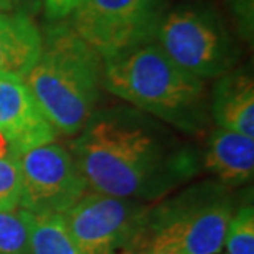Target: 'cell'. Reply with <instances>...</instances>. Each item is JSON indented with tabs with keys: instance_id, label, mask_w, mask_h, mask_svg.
<instances>
[{
	"instance_id": "1",
	"label": "cell",
	"mask_w": 254,
	"mask_h": 254,
	"mask_svg": "<svg viewBox=\"0 0 254 254\" xmlns=\"http://www.w3.org/2000/svg\"><path fill=\"white\" fill-rule=\"evenodd\" d=\"M69 152L91 191L145 203L172 195L201 165L191 145L135 108L94 111Z\"/></svg>"
},
{
	"instance_id": "2",
	"label": "cell",
	"mask_w": 254,
	"mask_h": 254,
	"mask_svg": "<svg viewBox=\"0 0 254 254\" xmlns=\"http://www.w3.org/2000/svg\"><path fill=\"white\" fill-rule=\"evenodd\" d=\"M103 86L185 134H201L211 119L205 81L177 66L155 42L103 60Z\"/></svg>"
},
{
	"instance_id": "3",
	"label": "cell",
	"mask_w": 254,
	"mask_h": 254,
	"mask_svg": "<svg viewBox=\"0 0 254 254\" xmlns=\"http://www.w3.org/2000/svg\"><path fill=\"white\" fill-rule=\"evenodd\" d=\"M42 37V55L23 81L57 134L76 135L98 106L103 58L69 23L47 27Z\"/></svg>"
},
{
	"instance_id": "4",
	"label": "cell",
	"mask_w": 254,
	"mask_h": 254,
	"mask_svg": "<svg viewBox=\"0 0 254 254\" xmlns=\"http://www.w3.org/2000/svg\"><path fill=\"white\" fill-rule=\"evenodd\" d=\"M235 201L228 187L205 180L150 206L145 243L180 254H220Z\"/></svg>"
},
{
	"instance_id": "5",
	"label": "cell",
	"mask_w": 254,
	"mask_h": 254,
	"mask_svg": "<svg viewBox=\"0 0 254 254\" xmlns=\"http://www.w3.org/2000/svg\"><path fill=\"white\" fill-rule=\"evenodd\" d=\"M154 42L177 66L200 79L220 78L240 60V48L223 17L200 2L180 3L165 12Z\"/></svg>"
},
{
	"instance_id": "6",
	"label": "cell",
	"mask_w": 254,
	"mask_h": 254,
	"mask_svg": "<svg viewBox=\"0 0 254 254\" xmlns=\"http://www.w3.org/2000/svg\"><path fill=\"white\" fill-rule=\"evenodd\" d=\"M150 206L86 191L62 220L81 254H135L149 236Z\"/></svg>"
},
{
	"instance_id": "7",
	"label": "cell",
	"mask_w": 254,
	"mask_h": 254,
	"mask_svg": "<svg viewBox=\"0 0 254 254\" xmlns=\"http://www.w3.org/2000/svg\"><path fill=\"white\" fill-rule=\"evenodd\" d=\"M164 0H83L71 28L103 60L154 42Z\"/></svg>"
},
{
	"instance_id": "8",
	"label": "cell",
	"mask_w": 254,
	"mask_h": 254,
	"mask_svg": "<svg viewBox=\"0 0 254 254\" xmlns=\"http://www.w3.org/2000/svg\"><path fill=\"white\" fill-rule=\"evenodd\" d=\"M22 179L20 210L33 216H62L88 191L69 149L55 142L17 155Z\"/></svg>"
},
{
	"instance_id": "9",
	"label": "cell",
	"mask_w": 254,
	"mask_h": 254,
	"mask_svg": "<svg viewBox=\"0 0 254 254\" xmlns=\"http://www.w3.org/2000/svg\"><path fill=\"white\" fill-rule=\"evenodd\" d=\"M0 137L13 155L57 139V130L22 78L0 76Z\"/></svg>"
},
{
	"instance_id": "10",
	"label": "cell",
	"mask_w": 254,
	"mask_h": 254,
	"mask_svg": "<svg viewBox=\"0 0 254 254\" xmlns=\"http://www.w3.org/2000/svg\"><path fill=\"white\" fill-rule=\"evenodd\" d=\"M200 162L221 185L246 184L254 172V137L216 127L208 135Z\"/></svg>"
},
{
	"instance_id": "11",
	"label": "cell",
	"mask_w": 254,
	"mask_h": 254,
	"mask_svg": "<svg viewBox=\"0 0 254 254\" xmlns=\"http://www.w3.org/2000/svg\"><path fill=\"white\" fill-rule=\"evenodd\" d=\"M43 37L27 12L0 10V76L25 78L38 62Z\"/></svg>"
},
{
	"instance_id": "12",
	"label": "cell",
	"mask_w": 254,
	"mask_h": 254,
	"mask_svg": "<svg viewBox=\"0 0 254 254\" xmlns=\"http://www.w3.org/2000/svg\"><path fill=\"white\" fill-rule=\"evenodd\" d=\"M210 116L216 127L254 137V83L248 71L220 76L210 98Z\"/></svg>"
},
{
	"instance_id": "13",
	"label": "cell",
	"mask_w": 254,
	"mask_h": 254,
	"mask_svg": "<svg viewBox=\"0 0 254 254\" xmlns=\"http://www.w3.org/2000/svg\"><path fill=\"white\" fill-rule=\"evenodd\" d=\"M28 254H81L62 216L30 215Z\"/></svg>"
},
{
	"instance_id": "14",
	"label": "cell",
	"mask_w": 254,
	"mask_h": 254,
	"mask_svg": "<svg viewBox=\"0 0 254 254\" xmlns=\"http://www.w3.org/2000/svg\"><path fill=\"white\" fill-rule=\"evenodd\" d=\"M30 213L0 211V254H28Z\"/></svg>"
},
{
	"instance_id": "15",
	"label": "cell",
	"mask_w": 254,
	"mask_h": 254,
	"mask_svg": "<svg viewBox=\"0 0 254 254\" xmlns=\"http://www.w3.org/2000/svg\"><path fill=\"white\" fill-rule=\"evenodd\" d=\"M226 254H254V210L243 205L230 218L225 235Z\"/></svg>"
},
{
	"instance_id": "16",
	"label": "cell",
	"mask_w": 254,
	"mask_h": 254,
	"mask_svg": "<svg viewBox=\"0 0 254 254\" xmlns=\"http://www.w3.org/2000/svg\"><path fill=\"white\" fill-rule=\"evenodd\" d=\"M22 179L17 155L0 152V211H13L20 206Z\"/></svg>"
},
{
	"instance_id": "17",
	"label": "cell",
	"mask_w": 254,
	"mask_h": 254,
	"mask_svg": "<svg viewBox=\"0 0 254 254\" xmlns=\"http://www.w3.org/2000/svg\"><path fill=\"white\" fill-rule=\"evenodd\" d=\"M238 32L245 40H253V0H230Z\"/></svg>"
},
{
	"instance_id": "18",
	"label": "cell",
	"mask_w": 254,
	"mask_h": 254,
	"mask_svg": "<svg viewBox=\"0 0 254 254\" xmlns=\"http://www.w3.org/2000/svg\"><path fill=\"white\" fill-rule=\"evenodd\" d=\"M83 2V0H43L45 12L50 17V20H63L76 10V7Z\"/></svg>"
},
{
	"instance_id": "19",
	"label": "cell",
	"mask_w": 254,
	"mask_h": 254,
	"mask_svg": "<svg viewBox=\"0 0 254 254\" xmlns=\"http://www.w3.org/2000/svg\"><path fill=\"white\" fill-rule=\"evenodd\" d=\"M35 2L37 0H0V10L2 12H23V8Z\"/></svg>"
},
{
	"instance_id": "20",
	"label": "cell",
	"mask_w": 254,
	"mask_h": 254,
	"mask_svg": "<svg viewBox=\"0 0 254 254\" xmlns=\"http://www.w3.org/2000/svg\"><path fill=\"white\" fill-rule=\"evenodd\" d=\"M135 254H180V253L170 250V248H164V246L152 245V243H145V245L142 246Z\"/></svg>"
}]
</instances>
